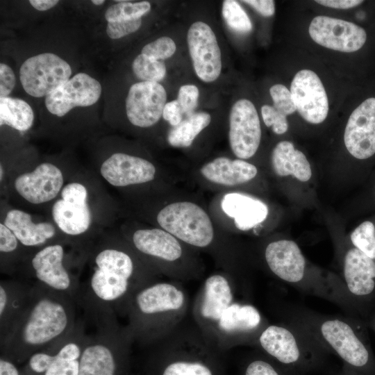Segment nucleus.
Returning <instances> with one entry per match:
<instances>
[{"label": "nucleus", "mask_w": 375, "mask_h": 375, "mask_svg": "<svg viewBox=\"0 0 375 375\" xmlns=\"http://www.w3.org/2000/svg\"><path fill=\"white\" fill-rule=\"evenodd\" d=\"M238 275L223 269L205 278L192 304V319L206 340L219 351L256 345L269 324L252 303L251 288Z\"/></svg>", "instance_id": "f257e3e1"}, {"label": "nucleus", "mask_w": 375, "mask_h": 375, "mask_svg": "<svg viewBox=\"0 0 375 375\" xmlns=\"http://www.w3.org/2000/svg\"><path fill=\"white\" fill-rule=\"evenodd\" d=\"M86 279L80 281L78 307L84 314L125 317L131 297L159 275L135 252L122 235L102 237L86 251Z\"/></svg>", "instance_id": "f03ea898"}, {"label": "nucleus", "mask_w": 375, "mask_h": 375, "mask_svg": "<svg viewBox=\"0 0 375 375\" xmlns=\"http://www.w3.org/2000/svg\"><path fill=\"white\" fill-rule=\"evenodd\" d=\"M143 199L142 214L152 226L169 232L199 253H208L221 269L237 274L235 245L209 209L192 198L169 195L168 191Z\"/></svg>", "instance_id": "7ed1b4c3"}, {"label": "nucleus", "mask_w": 375, "mask_h": 375, "mask_svg": "<svg viewBox=\"0 0 375 375\" xmlns=\"http://www.w3.org/2000/svg\"><path fill=\"white\" fill-rule=\"evenodd\" d=\"M29 303L8 335L0 341V356L22 366L36 351L66 338L79 317L70 297L32 284Z\"/></svg>", "instance_id": "20e7f679"}, {"label": "nucleus", "mask_w": 375, "mask_h": 375, "mask_svg": "<svg viewBox=\"0 0 375 375\" xmlns=\"http://www.w3.org/2000/svg\"><path fill=\"white\" fill-rule=\"evenodd\" d=\"M189 308L181 282L158 279L140 288L125 312L134 344L149 347L167 336L187 318Z\"/></svg>", "instance_id": "39448f33"}, {"label": "nucleus", "mask_w": 375, "mask_h": 375, "mask_svg": "<svg viewBox=\"0 0 375 375\" xmlns=\"http://www.w3.org/2000/svg\"><path fill=\"white\" fill-rule=\"evenodd\" d=\"M121 235L147 264L159 275L183 283L204 273L199 252L156 226L129 225Z\"/></svg>", "instance_id": "423d86ee"}, {"label": "nucleus", "mask_w": 375, "mask_h": 375, "mask_svg": "<svg viewBox=\"0 0 375 375\" xmlns=\"http://www.w3.org/2000/svg\"><path fill=\"white\" fill-rule=\"evenodd\" d=\"M84 316L94 329L86 332L79 375H126L134 344L127 326L120 324L115 314Z\"/></svg>", "instance_id": "0eeeda50"}, {"label": "nucleus", "mask_w": 375, "mask_h": 375, "mask_svg": "<svg viewBox=\"0 0 375 375\" xmlns=\"http://www.w3.org/2000/svg\"><path fill=\"white\" fill-rule=\"evenodd\" d=\"M289 319L299 324L330 353L362 375H374L370 353L355 327L344 316L325 315L305 309H292Z\"/></svg>", "instance_id": "6e6552de"}, {"label": "nucleus", "mask_w": 375, "mask_h": 375, "mask_svg": "<svg viewBox=\"0 0 375 375\" xmlns=\"http://www.w3.org/2000/svg\"><path fill=\"white\" fill-rule=\"evenodd\" d=\"M265 355L290 375H304L320 369L330 353L294 321L268 324L256 342Z\"/></svg>", "instance_id": "1a4fd4ad"}, {"label": "nucleus", "mask_w": 375, "mask_h": 375, "mask_svg": "<svg viewBox=\"0 0 375 375\" xmlns=\"http://www.w3.org/2000/svg\"><path fill=\"white\" fill-rule=\"evenodd\" d=\"M162 360L158 375H215L210 363L219 351L187 318L167 336L148 347Z\"/></svg>", "instance_id": "9d476101"}, {"label": "nucleus", "mask_w": 375, "mask_h": 375, "mask_svg": "<svg viewBox=\"0 0 375 375\" xmlns=\"http://www.w3.org/2000/svg\"><path fill=\"white\" fill-rule=\"evenodd\" d=\"M90 179L85 176L69 177L58 197L51 203L53 223L74 248L85 251L93 238L95 199Z\"/></svg>", "instance_id": "9b49d317"}, {"label": "nucleus", "mask_w": 375, "mask_h": 375, "mask_svg": "<svg viewBox=\"0 0 375 375\" xmlns=\"http://www.w3.org/2000/svg\"><path fill=\"white\" fill-rule=\"evenodd\" d=\"M65 244H70L53 242L28 253L15 274L31 284L70 297L78 306L80 274L72 269L75 265L66 253Z\"/></svg>", "instance_id": "f8f14e48"}, {"label": "nucleus", "mask_w": 375, "mask_h": 375, "mask_svg": "<svg viewBox=\"0 0 375 375\" xmlns=\"http://www.w3.org/2000/svg\"><path fill=\"white\" fill-rule=\"evenodd\" d=\"M110 186L135 191L145 198L167 192L168 177L151 160L125 152H115L106 157L97 169Z\"/></svg>", "instance_id": "ddd939ff"}, {"label": "nucleus", "mask_w": 375, "mask_h": 375, "mask_svg": "<svg viewBox=\"0 0 375 375\" xmlns=\"http://www.w3.org/2000/svg\"><path fill=\"white\" fill-rule=\"evenodd\" d=\"M86 327L84 315L80 317L66 338L30 356L21 366L22 375H79Z\"/></svg>", "instance_id": "4468645a"}, {"label": "nucleus", "mask_w": 375, "mask_h": 375, "mask_svg": "<svg viewBox=\"0 0 375 375\" xmlns=\"http://www.w3.org/2000/svg\"><path fill=\"white\" fill-rule=\"evenodd\" d=\"M68 176L58 165L42 162L34 168L16 173L10 178L12 192L33 206L51 203L60 194Z\"/></svg>", "instance_id": "2eb2a0df"}, {"label": "nucleus", "mask_w": 375, "mask_h": 375, "mask_svg": "<svg viewBox=\"0 0 375 375\" xmlns=\"http://www.w3.org/2000/svg\"><path fill=\"white\" fill-rule=\"evenodd\" d=\"M71 75L69 64L53 53L31 56L23 62L19 69L24 90L34 97H46L67 81Z\"/></svg>", "instance_id": "dca6fc26"}, {"label": "nucleus", "mask_w": 375, "mask_h": 375, "mask_svg": "<svg viewBox=\"0 0 375 375\" xmlns=\"http://www.w3.org/2000/svg\"><path fill=\"white\" fill-rule=\"evenodd\" d=\"M263 257L268 269L278 279L301 292L317 297L315 287L307 277L305 257L295 242H270L264 249Z\"/></svg>", "instance_id": "f3484780"}, {"label": "nucleus", "mask_w": 375, "mask_h": 375, "mask_svg": "<svg viewBox=\"0 0 375 375\" xmlns=\"http://www.w3.org/2000/svg\"><path fill=\"white\" fill-rule=\"evenodd\" d=\"M261 140V127L256 107L246 99L237 101L229 115L228 141L237 158L247 160L256 153Z\"/></svg>", "instance_id": "a211bd4d"}, {"label": "nucleus", "mask_w": 375, "mask_h": 375, "mask_svg": "<svg viewBox=\"0 0 375 375\" xmlns=\"http://www.w3.org/2000/svg\"><path fill=\"white\" fill-rule=\"evenodd\" d=\"M217 224L227 219L242 231H249L267 217L268 207L261 200L237 192H225L217 197L214 209L209 210Z\"/></svg>", "instance_id": "6ab92c4d"}, {"label": "nucleus", "mask_w": 375, "mask_h": 375, "mask_svg": "<svg viewBox=\"0 0 375 375\" xmlns=\"http://www.w3.org/2000/svg\"><path fill=\"white\" fill-rule=\"evenodd\" d=\"M167 101L164 87L156 82L141 81L129 88L126 98V113L134 126L147 128L156 124Z\"/></svg>", "instance_id": "aec40b11"}, {"label": "nucleus", "mask_w": 375, "mask_h": 375, "mask_svg": "<svg viewBox=\"0 0 375 375\" xmlns=\"http://www.w3.org/2000/svg\"><path fill=\"white\" fill-rule=\"evenodd\" d=\"M187 42L197 76L206 83L216 81L222 71L221 51L210 26L203 22L193 23Z\"/></svg>", "instance_id": "412c9836"}, {"label": "nucleus", "mask_w": 375, "mask_h": 375, "mask_svg": "<svg viewBox=\"0 0 375 375\" xmlns=\"http://www.w3.org/2000/svg\"><path fill=\"white\" fill-rule=\"evenodd\" d=\"M308 31L318 44L341 52L359 50L367 39L365 31L358 25L324 15L313 18Z\"/></svg>", "instance_id": "4be33fe9"}, {"label": "nucleus", "mask_w": 375, "mask_h": 375, "mask_svg": "<svg viewBox=\"0 0 375 375\" xmlns=\"http://www.w3.org/2000/svg\"><path fill=\"white\" fill-rule=\"evenodd\" d=\"M101 83L86 73L80 72L45 97V106L53 115L62 117L75 107L90 106L99 99Z\"/></svg>", "instance_id": "5701e85b"}, {"label": "nucleus", "mask_w": 375, "mask_h": 375, "mask_svg": "<svg viewBox=\"0 0 375 375\" xmlns=\"http://www.w3.org/2000/svg\"><path fill=\"white\" fill-rule=\"evenodd\" d=\"M290 92L303 119L315 124L325 120L328 112V98L320 78L313 71H299L291 83Z\"/></svg>", "instance_id": "b1692460"}, {"label": "nucleus", "mask_w": 375, "mask_h": 375, "mask_svg": "<svg viewBox=\"0 0 375 375\" xmlns=\"http://www.w3.org/2000/svg\"><path fill=\"white\" fill-rule=\"evenodd\" d=\"M1 222L12 231L28 253L53 242L69 243L53 222H35L31 214L21 209L8 210Z\"/></svg>", "instance_id": "393cba45"}, {"label": "nucleus", "mask_w": 375, "mask_h": 375, "mask_svg": "<svg viewBox=\"0 0 375 375\" xmlns=\"http://www.w3.org/2000/svg\"><path fill=\"white\" fill-rule=\"evenodd\" d=\"M351 155L367 159L375 153V98L361 103L351 114L344 134Z\"/></svg>", "instance_id": "a878e982"}, {"label": "nucleus", "mask_w": 375, "mask_h": 375, "mask_svg": "<svg viewBox=\"0 0 375 375\" xmlns=\"http://www.w3.org/2000/svg\"><path fill=\"white\" fill-rule=\"evenodd\" d=\"M257 167L239 158L219 156L203 164L197 169V177L214 189L227 191L244 185L256 178Z\"/></svg>", "instance_id": "bb28decb"}, {"label": "nucleus", "mask_w": 375, "mask_h": 375, "mask_svg": "<svg viewBox=\"0 0 375 375\" xmlns=\"http://www.w3.org/2000/svg\"><path fill=\"white\" fill-rule=\"evenodd\" d=\"M350 299L371 294L375 289V261L358 249H349L344 257L343 281Z\"/></svg>", "instance_id": "cd10ccee"}, {"label": "nucleus", "mask_w": 375, "mask_h": 375, "mask_svg": "<svg viewBox=\"0 0 375 375\" xmlns=\"http://www.w3.org/2000/svg\"><path fill=\"white\" fill-rule=\"evenodd\" d=\"M33 285L21 278L0 283V341L23 315L31 300Z\"/></svg>", "instance_id": "c85d7f7f"}, {"label": "nucleus", "mask_w": 375, "mask_h": 375, "mask_svg": "<svg viewBox=\"0 0 375 375\" xmlns=\"http://www.w3.org/2000/svg\"><path fill=\"white\" fill-rule=\"evenodd\" d=\"M271 163L274 172L279 176L292 175L305 182L312 175L306 156L289 141H281L276 145L272 152Z\"/></svg>", "instance_id": "c756f323"}, {"label": "nucleus", "mask_w": 375, "mask_h": 375, "mask_svg": "<svg viewBox=\"0 0 375 375\" xmlns=\"http://www.w3.org/2000/svg\"><path fill=\"white\" fill-rule=\"evenodd\" d=\"M273 106L264 105L261 115L265 124L272 127L278 135L285 133L288 128L287 116L297 110L290 91L283 85L276 84L269 89Z\"/></svg>", "instance_id": "7c9ffc66"}, {"label": "nucleus", "mask_w": 375, "mask_h": 375, "mask_svg": "<svg viewBox=\"0 0 375 375\" xmlns=\"http://www.w3.org/2000/svg\"><path fill=\"white\" fill-rule=\"evenodd\" d=\"M211 117L206 112L188 115L176 126L171 127L167 136L168 144L176 148L190 147L194 139L210 123Z\"/></svg>", "instance_id": "2f4dec72"}, {"label": "nucleus", "mask_w": 375, "mask_h": 375, "mask_svg": "<svg viewBox=\"0 0 375 375\" xmlns=\"http://www.w3.org/2000/svg\"><path fill=\"white\" fill-rule=\"evenodd\" d=\"M34 122V112L25 101L0 97V126H8L20 132L28 131Z\"/></svg>", "instance_id": "473e14b6"}, {"label": "nucleus", "mask_w": 375, "mask_h": 375, "mask_svg": "<svg viewBox=\"0 0 375 375\" xmlns=\"http://www.w3.org/2000/svg\"><path fill=\"white\" fill-rule=\"evenodd\" d=\"M1 272L14 275L28 254L15 234L2 222L0 223Z\"/></svg>", "instance_id": "72a5a7b5"}, {"label": "nucleus", "mask_w": 375, "mask_h": 375, "mask_svg": "<svg viewBox=\"0 0 375 375\" xmlns=\"http://www.w3.org/2000/svg\"><path fill=\"white\" fill-rule=\"evenodd\" d=\"M105 12V19L108 22L128 21L142 19L151 10L149 1L131 3L126 1H116Z\"/></svg>", "instance_id": "f704fd0d"}, {"label": "nucleus", "mask_w": 375, "mask_h": 375, "mask_svg": "<svg viewBox=\"0 0 375 375\" xmlns=\"http://www.w3.org/2000/svg\"><path fill=\"white\" fill-rule=\"evenodd\" d=\"M132 69L136 77L142 81L159 83L166 75L163 62L142 53L137 56L133 61Z\"/></svg>", "instance_id": "c9c22d12"}, {"label": "nucleus", "mask_w": 375, "mask_h": 375, "mask_svg": "<svg viewBox=\"0 0 375 375\" xmlns=\"http://www.w3.org/2000/svg\"><path fill=\"white\" fill-rule=\"evenodd\" d=\"M222 13L225 22L233 31L240 33H247L251 31V20L238 1H224Z\"/></svg>", "instance_id": "e433bc0d"}, {"label": "nucleus", "mask_w": 375, "mask_h": 375, "mask_svg": "<svg viewBox=\"0 0 375 375\" xmlns=\"http://www.w3.org/2000/svg\"><path fill=\"white\" fill-rule=\"evenodd\" d=\"M350 238L354 247L375 260V227L372 222H362L351 233Z\"/></svg>", "instance_id": "4c0bfd02"}, {"label": "nucleus", "mask_w": 375, "mask_h": 375, "mask_svg": "<svg viewBox=\"0 0 375 375\" xmlns=\"http://www.w3.org/2000/svg\"><path fill=\"white\" fill-rule=\"evenodd\" d=\"M266 356L256 357L249 361L243 375H290L278 364Z\"/></svg>", "instance_id": "58836bf2"}, {"label": "nucleus", "mask_w": 375, "mask_h": 375, "mask_svg": "<svg viewBox=\"0 0 375 375\" xmlns=\"http://www.w3.org/2000/svg\"><path fill=\"white\" fill-rule=\"evenodd\" d=\"M176 50V44L169 37H160L148 43L142 49L141 53L155 60H160L170 58Z\"/></svg>", "instance_id": "ea45409f"}, {"label": "nucleus", "mask_w": 375, "mask_h": 375, "mask_svg": "<svg viewBox=\"0 0 375 375\" xmlns=\"http://www.w3.org/2000/svg\"><path fill=\"white\" fill-rule=\"evenodd\" d=\"M199 95V89L194 85H184L180 88L176 101L183 114L188 116L194 112L198 105Z\"/></svg>", "instance_id": "a19ab883"}, {"label": "nucleus", "mask_w": 375, "mask_h": 375, "mask_svg": "<svg viewBox=\"0 0 375 375\" xmlns=\"http://www.w3.org/2000/svg\"><path fill=\"white\" fill-rule=\"evenodd\" d=\"M142 24V19L108 22L106 33L111 39H119L137 31Z\"/></svg>", "instance_id": "79ce46f5"}, {"label": "nucleus", "mask_w": 375, "mask_h": 375, "mask_svg": "<svg viewBox=\"0 0 375 375\" xmlns=\"http://www.w3.org/2000/svg\"><path fill=\"white\" fill-rule=\"evenodd\" d=\"M16 83L12 68L6 63L0 64V97H7L13 90Z\"/></svg>", "instance_id": "37998d69"}, {"label": "nucleus", "mask_w": 375, "mask_h": 375, "mask_svg": "<svg viewBox=\"0 0 375 375\" xmlns=\"http://www.w3.org/2000/svg\"><path fill=\"white\" fill-rule=\"evenodd\" d=\"M183 114L178 101L174 100L165 104L162 112V117L173 127L181 122Z\"/></svg>", "instance_id": "c03bdc74"}, {"label": "nucleus", "mask_w": 375, "mask_h": 375, "mask_svg": "<svg viewBox=\"0 0 375 375\" xmlns=\"http://www.w3.org/2000/svg\"><path fill=\"white\" fill-rule=\"evenodd\" d=\"M242 2L251 6L264 17L272 16L275 12V3L272 0H246Z\"/></svg>", "instance_id": "a18cd8bd"}, {"label": "nucleus", "mask_w": 375, "mask_h": 375, "mask_svg": "<svg viewBox=\"0 0 375 375\" xmlns=\"http://www.w3.org/2000/svg\"><path fill=\"white\" fill-rule=\"evenodd\" d=\"M315 1L322 6L338 9H349L363 2L360 0H317Z\"/></svg>", "instance_id": "49530a36"}, {"label": "nucleus", "mask_w": 375, "mask_h": 375, "mask_svg": "<svg viewBox=\"0 0 375 375\" xmlns=\"http://www.w3.org/2000/svg\"><path fill=\"white\" fill-rule=\"evenodd\" d=\"M0 375H22L21 366L6 358L0 356Z\"/></svg>", "instance_id": "de8ad7c7"}, {"label": "nucleus", "mask_w": 375, "mask_h": 375, "mask_svg": "<svg viewBox=\"0 0 375 375\" xmlns=\"http://www.w3.org/2000/svg\"><path fill=\"white\" fill-rule=\"evenodd\" d=\"M58 0H31L30 4L36 10L45 11L49 10L58 4Z\"/></svg>", "instance_id": "09e8293b"}, {"label": "nucleus", "mask_w": 375, "mask_h": 375, "mask_svg": "<svg viewBox=\"0 0 375 375\" xmlns=\"http://www.w3.org/2000/svg\"><path fill=\"white\" fill-rule=\"evenodd\" d=\"M338 375H362V374L344 366L342 372Z\"/></svg>", "instance_id": "8fccbe9b"}, {"label": "nucleus", "mask_w": 375, "mask_h": 375, "mask_svg": "<svg viewBox=\"0 0 375 375\" xmlns=\"http://www.w3.org/2000/svg\"><path fill=\"white\" fill-rule=\"evenodd\" d=\"M104 2L105 1L103 0H92V3L97 6L102 5Z\"/></svg>", "instance_id": "3c124183"}]
</instances>
